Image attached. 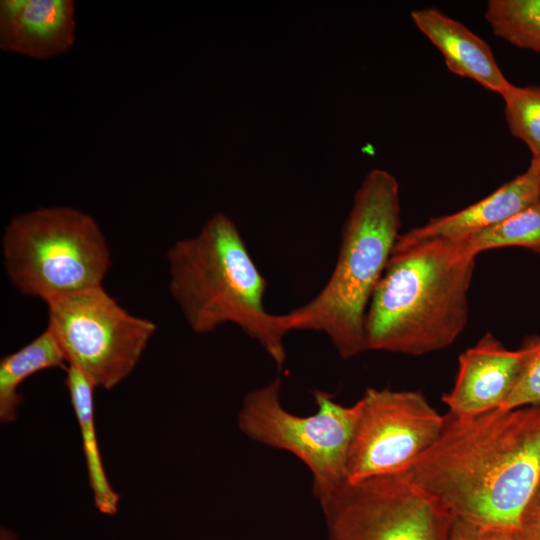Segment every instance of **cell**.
<instances>
[{"instance_id":"cell-4","label":"cell","mask_w":540,"mask_h":540,"mask_svg":"<svg viewBox=\"0 0 540 540\" xmlns=\"http://www.w3.org/2000/svg\"><path fill=\"white\" fill-rule=\"evenodd\" d=\"M400 214L396 178L371 170L355 193L330 278L312 300L283 314L287 332H323L343 359L367 351L366 312L400 235Z\"/></svg>"},{"instance_id":"cell-9","label":"cell","mask_w":540,"mask_h":540,"mask_svg":"<svg viewBox=\"0 0 540 540\" xmlns=\"http://www.w3.org/2000/svg\"><path fill=\"white\" fill-rule=\"evenodd\" d=\"M348 448L345 479L404 474L439 437L445 415L419 391L368 388Z\"/></svg>"},{"instance_id":"cell-3","label":"cell","mask_w":540,"mask_h":540,"mask_svg":"<svg viewBox=\"0 0 540 540\" xmlns=\"http://www.w3.org/2000/svg\"><path fill=\"white\" fill-rule=\"evenodd\" d=\"M166 256L169 292L193 332L206 334L232 323L283 366L288 333L283 315L266 311V280L228 216L214 214L196 235L175 242Z\"/></svg>"},{"instance_id":"cell-23","label":"cell","mask_w":540,"mask_h":540,"mask_svg":"<svg viewBox=\"0 0 540 540\" xmlns=\"http://www.w3.org/2000/svg\"><path fill=\"white\" fill-rule=\"evenodd\" d=\"M527 516L534 517L540 520V480L532 498L529 509L527 511L526 517Z\"/></svg>"},{"instance_id":"cell-2","label":"cell","mask_w":540,"mask_h":540,"mask_svg":"<svg viewBox=\"0 0 540 540\" xmlns=\"http://www.w3.org/2000/svg\"><path fill=\"white\" fill-rule=\"evenodd\" d=\"M475 258L463 240L396 242L366 312L367 350L422 356L451 346L468 322Z\"/></svg>"},{"instance_id":"cell-5","label":"cell","mask_w":540,"mask_h":540,"mask_svg":"<svg viewBox=\"0 0 540 540\" xmlns=\"http://www.w3.org/2000/svg\"><path fill=\"white\" fill-rule=\"evenodd\" d=\"M6 275L21 294L47 303L101 285L111 253L97 221L68 206L14 216L1 242Z\"/></svg>"},{"instance_id":"cell-21","label":"cell","mask_w":540,"mask_h":540,"mask_svg":"<svg viewBox=\"0 0 540 540\" xmlns=\"http://www.w3.org/2000/svg\"><path fill=\"white\" fill-rule=\"evenodd\" d=\"M449 540H477V527L464 520L453 518Z\"/></svg>"},{"instance_id":"cell-13","label":"cell","mask_w":540,"mask_h":540,"mask_svg":"<svg viewBox=\"0 0 540 540\" xmlns=\"http://www.w3.org/2000/svg\"><path fill=\"white\" fill-rule=\"evenodd\" d=\"M540 200L534 171L528 169L483 199L452 214L431 218L426 224L400 234L398 244L429 239L462 240L488 229Z\"/></svg>"},{"instance_id":"cell-7","label":"cell","mask_w":540,"mask_h":540,"mask_svg":"<svg viewBox=\"0 0 540 540\" xmlns=\"http://www.w3.org/2000/svg\"><path fill=\"white\" fill-rule=\"evenodd\" d=\"M48 327L68 365L80 369L95 385L112 389L139 362L157 325L122 307L101 285L46 303Z\"/></svg>"},{"instance_id":"cell-11","label":"cell","mask_w":540,"mask_h":540,"mask_svg":"<svg viewBox=\"0 0 540 540\" xmlns=\"http://www.w3.org/2000/svg\"><path fill=\"white\" fill-rule=\"evenodd\" d=\"M76 38L72 0H2L0 48L45 60L70 50Z\"/></svg>"},{"instance_id":"cell-25","label":"cell","mask_w":540,"mask_h":540,"mask_svg":"<svg viewBox=\"0 0 540 540\" xmlns=\"http://www.w3.org/2000/svg\"><path fill=\"white\" fill-rule=\"evenodd\" d=\"M0 540H17V538L11 530L2 527L0 532Z\"/></svg>"},{"instance_id":"cell-6","label":"cell","mask_w":540,"mask_h":540,"mask_svg":"<svg viewBox=\"0 0 540 540\" xmlns=\"http://www.w3.org/2000/svg\"><path fill=\"white\" fill-rule=\"evenodd\" d=\"M281 379L249 392L238 413V426L251 440L296 456L313 476V495L345 481L349 444L359 414L356 402L344 406L325 391L313 392L317 411L300 416L280 401Z\"/></svg>"},{"instance_id":"cell-16","label":"cell","mask_w":540,"mask_h":540,"mask_svg":"<svg viewBox=\"0 0 540 540\" xmlns=\"http://www.w3.org/2000/svg\"><path fill=\"white\" fill-rule=\"evenodd\" d=\"M484 17L497 37L540 54V0H489Z\"/></svg>"},{"instance_id":"cell-24","label":"cell","mask_w":540,"mask_h":540,"mask_svg":"<svg viewBox=\"0 0 540 540\" xmlns=\"http://www.w3.org/2000/svg\"><path fill=\"white\" fill-rule=\"evenodd\" d=\"M529 167L534 171L540 188V157L539 158H532Z\"/></svg>"},{"instance_id":"cell-17","label":"cell","mask_w":540,"mask_h":540,"mask_svg":"<svg viewBox=\"0 0 540 540\" xmlns=\"http://www.w3.org/2000/svg\"><path fill=\"white\" fill-rule=\"evenodd\" d=\"M473 256L496 248L524 247L540 253V200L504 221L462 239Z\"/></svg>"},{"instance_id":"cell-8","label":"cell","mask_w":540,"mask_h":540,"mask_svg":"<svg viewBox=\"0 0 540 540\" xmlns=\"http://www.w3.org/2000/svg\"><path fill=\"white\" fill-rule=\"evenodd\" d=\"M317 499L327 540H449L453 517L404 474L345 480Z\"/></svg>"},{"instance_id":"cell-15","label":"cell","mask_w":540,"mask_h":540,"mask_svg":"<svg viewBox=\"0 0 540 540\" xmlns=\"http://www.w3.org/2000/svg\"><path fill=\"white\" fill-rule=\"evenodd\" d=\"M63 350L47 326L31 342L0 361V421L11 423L17 418L18 407L23 402L19 386L31 375L49 368L64 367Z\"/></svg>"},{"instance_id":"cell-22","label":"cell","mask_w":540,"mask_h":540,"mask_svg":"<svg viewBox=\"0 0 540 540\" xmlns=\"http://www.w3.org/2000/svg\"><path fill=\"white\" fill-rule=\"evenodd\" d=\"M477 540H513V531L500 528L477 527Z\"/></svg>"},{"instance_id":"cell-19","label":"cell","mask_w":540,"mask_h":540,"mask_svg":"<svg viewBox=\"0 0 540 540\" xmlns=\"http://www.w3.org/2000/svg\"><path fill=\"white\" fill-rule=\"evenodd\" d=\"M540 405V339L526 362L511 394L501 409L512 410Z\"/></svg>"},{"instance_id":"cell-20","label":"cell","mask_w":540,"mask_h":540,"mask_svg":"<svg viewBox=\"0 0 540 540\" xmlns=\"http://www.w3.org/2000/svg\"><path fill=\"white\" fill-rule=\"evenodd\" d=\"M513 540H540V520L527 516L523 523L513 530Z\"/></svg>"},{"instance_id":"cell-14","label":"cell","mask_w":540,"mask_h":540,"mask_svg":"<svg viewBox=\"0 0 540 540\" xmlns=\"http://www.w3.org/2000/svg\"><path fill=\"white\" fill-rule=\"evenodd\" d=\"M65 385L80 427L95 506L103 514L114 515L118 511L119 495L108 480L97 444L93 396L96 387L80 369L72 365L66 369Z\"/></svg>"},{"instance_id":"cell-10","label":"cell","mask_w":540,"mask_h":540,"mask_svg":"<svg viewBox=\"0 0 540 540\" xmlns=\"http://www.w3.org/2000/svg\"><path fill=\"white\" fill-rule=\"evenodd\" d=\"M539 339L534 337L521 348L510 350L486 333L459 356L455 383L442 397L448 413L473 417L501 409Z\"/></svg>"},{"instance_id":"cell-12","label":"cell","mask_w":540,"mask_h":540,"mask_svg":"<svg viewBox=\"0 0 540 540\" xmlns=\"http://www.w3.org/2000/svg\"><path fill=\"white\" fill-rule=\"evenodd\" d=\"M411 18L442 54L453 74L471 79L501 97L513 88L514 84L502 73L488 43L464 24L431 7L413 10Z\"/></svg>"},{"instance_id":"cell-1","label":"cell","mask_w":540,"mask_h":540,"mask_svg":"<svg viewBox=\"0 0 540 540\" xmlns=\"http://www.w3.org/2000/svg\"><path fill=\"white\" fill-rule=\"evenodd\" d=\"M404 475L453 518L515 530L540 480V405L445 414L439 437Z\"/></svg>"},{"instance_id":"cell-18","label":"cell","mask_w":540,"mask_h":540,"mask_svg":"<svg viewBox=\"0 0 540 540\" xmlns=\"http://www.w3.org/2000/svg\"><path fill=\"white\" fill-rule=\"evenodd\" d=\"M510 133L540 157V86H516L503 97Z\"/></svg>"}]
</instances>
